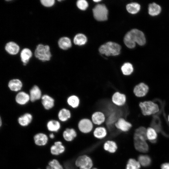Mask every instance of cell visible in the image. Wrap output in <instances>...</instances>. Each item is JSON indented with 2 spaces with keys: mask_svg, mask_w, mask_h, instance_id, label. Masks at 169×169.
<instances>
[{
  "mask_svg": "<svg viewBox=\"0 0 169 169\" xmlns=\"http://www.w3.org/2000/svg\"><path fill=\"white\" fill-rule=\"evenodd\" d=\"M32 56V53L29 49L25 48L22 50L21 53L20 57L23 65H26Z\"/></svg>",
  "mask_w": 169,
  "mask_h": 169,
  "instance_id": "4dcf8cb0",
  "label": "cell"
},
{
  "mask_svg": "<svg viewBox=\"0 0 169 169\" xmlns=\"http://www.w3.org/2000/svg\"></svg>",
  "mask_w": 169,
  "mask_h": 169,
  "instance_id": "f6af8a7d",
  "label": "cell"
},
{
  "mask_svg": "<svg viewBox=\"0 0 169 169\" xmlns=\"http://www.w3.org/2000/svg\"><path fill=\"white\" fill-rule=\"evenodd\" d=\"M75 166L78 169H91L93 167V162L91 158L86 154L78 156L74 162Z\"/></svg>",
  "mask_w": 169,
  "mask_h": 169,
  "instance_id": "3957f363",
  "label": "cell"
},
{
  "mask_svg": "<svg viewBox=\"0 0 169 169\" xmlns=\"http://www.w3.org/2000/svg\"><path fill=\"white\" fill-rule=\"evenodd\" d=\"M76 5L78 8L82 10H86L88 7V2L85 0H79L77 1Z\"/></svg>",
  "mask_w": 169,
  "mask_h": 169,
  "instance_id": "74e56055",
  "label": "cell"
},
{
  "mask_svg": "<svg viewBox=\"0 0 169 169\" xmlns=\"http://www.w3.org/2000/svg\"><path fill=\"white\" fill-rule=\"evenodd\" d=\"M5 49L8 53L12 55L17 54L19 50V47L18 45L13 42L8 43L6 45Z\"/></svg>",
  "mask_w": 169,
  "mask_h": 169,
  "instance_id": "83f0119b",
  "label": "cell"
},
{
  "mask_svg": "<svg viewBox=\"0 0 169 169\" xmlns=\"http://www.w3.org/2000/svg\"><path fill=\"white\" fill-rule=\"evenodd\" d=\"M148 10L149 15L154 16L157 15L160 13L161 8L159 5L153 3L149 5Z\"/></svg>",
  "mask_w": 169,
  "mask_h": 169,
  "instance_id": "f546056e",
  "label": "cell"
},
{
  "mask_svg": "<svg viewBox=\"0 0 169 169\" xmlns=\"http://www.w3.org/2000/svg\"><path fill=\"white\" fill-rule=\"evenodd\" d=\"M87 41L86 36L82 33H79L76 35L74 38V44L78 45H82L86 44Z\"/></svg>",
  "mask_w": 169,
  "mask_h": 169,
  "instance_id": "e575fe53",
  "label": "cell"
},
{
  "mask_svg": "<svg viewBox=\"0 0 169 169\" xmlns=\"http://www.w3.org/2000/svg\"><path fill=\"white\" fill-rule=\"evenodd\" d=\"M141 165L138 161L134 159L131 158L127 161L125 169H139Z\"/></svg>",
  "mask_w": 169,
  "mask_h": 169,
  "instance_id": "d590c367",
  "label": "cell"
},
{
  "mask_svg": "<svg viewBox=\"0 0 169 169\" xmlns=\"http://www.w3.org/2000/svg\"><path fill=\"white\" fill-rule=\"evenodd\" d=\"M147 129L143 126L140 127L136 129L134 135V139H138L146 141Z\"/></svg>",
  "mask_w": 169,
  "mask_h": 169,
  "instance_id": "d4e9b609",
  "label": "cell"
},
{
  "mask_svg": "<svg viewBox=\"0 0 169 169\" xmlns=\"http://www.w3.org/2000/svg\"><path fill=\"white\" fill-rule=\"evenodd\" d=\"M93 16L96 20L103 21L108 18V10L104 4H98L93 9Z\"/></svg>",
  "mask_w": 169,
  "mask_h": 169,
  "instance_id": "8992f818",
  "label": "cell"
},
{
  "mask_svg": "<svg viewBox=\"0 0 169 169\" xmlns=\"http://www.w3.org/2000/svg\"><path fill=\"white\" fill-rule=\"evenodd\" d=\"M148 86L144 83H141L135 86L133 89L134 94L137 97L145 96L149 90Z\"/></svg>",
  "mask_w": 169,
  "mask_h": 169,
  "instance_id": "5bb4252c",
  "label": "cell"
},
{
  "mask_svg": "<svg viewBox=\"0 0 169 169\" xmlns=\"http://www.w3.org/2000/svg\"><path fill=\"white\" fill-rule=\"evenodd\" d=\"M91 169H98L95 167H93Z\"/></svg>",
  "mask_w": 169,
  "mask_h": 169,
  "instance_id": "7bdbcfd3",
  "label": "cell"
},
{
  "mask_svg": "<svg viewBox=\"0 0 169 169\" xmlns=\"http://www.w3.org/2000/svg\"><path fill=\"white\" fill-rule=\"evenodd\" d=\"M138 161L141 165L146 167L150 165L151 160L150 157L147 155H141L138 157Z\"/></svg>",
  "mask_w": 169,
  "mask_h": 169,
  "instance_id": "8d00e7d4",
  "label": "cell"
},
{
  "mask_svg": "<svg viewBox=\"0 0 169 169\" xmlns=\"http://www.w3.org/2000/svg\"><path fill=\"white\" fill-rule=\"evenodd\" d=\"M120 69L124 75L129 76L133 72L134 68L132 64L129 62H126L124 63L121 66Z\"/></svg>",
  "mask_w": 169,
  "mask_h": 169,
  "instance_id": "f1b7e54d",
  "label": "cell"
},
{
  "mask_svg": "<svg viewBox=\"0 0 169 169\" xmlns=\"http://www.w3.org/2000/svg\"><path fill=\"white\" fill-rule=\"evenodd\" d=\"M93 1H94V2H99L101 1V0H93Z\"/></svg>",
  "mask_w": 169,
  "mask_h": 169,
  "instance_id": "b9f144b4",
  "label": "cell"
},
{
  "mask_svg": "<svg viewBox=\"0 0 169 169\" xmlns=\"http://www.w3.org/2000/svg\"><path fill=\"white\" fill-rule=\"evenodd\" d=\"M121 47L117 43L113 42H108L101 45L99 48L100 53L107 56H116L120 52Z\"/></svg>",
  "mask_w": 169,
  "mask_h": 169,
  "instance_id": "7a4b0ae2",
  "label": "cell"
},
{
  "mask_svg": "<svg viewBox=\"0 0 169 169\" xmlns=\"http://www.w3.org/2000/svg\"><path fill=\"white\" fill-rule=\"evenodd\" d=\"M134 146L136 150L143 153L147 152L149 150L148 145L146 141L138 139H134Z\"/></svg>",
  "mask_w": 169,
  "mask_h": 169,
  "instance_id": "ac0fdd59",
  "label": "cell"
},
{
  "mask_svg": "<svg viewBox=\"0 0 169 169\" xmlns=\"http://www.w3.org/2000/svg\"><path fill=\"white\" fill-rule=\"evenodd\" d=\"M33 120L32 115L28 113H25L20 116L18 119L19 125L22 127H26L29 125Z\"/></svg>",
  "mask_w": 169,
  "mask_h": 169,
  "instance_id": "d6986e66",
  "label": "cell"
},
{
  "mask_svg": "<svg viewBox=\"0 0 169 169\" xmlns=\"http://www.w3.org/2000/svg\"><path fill=\"white\" fill-rule=\"evenodd\" d=\"M41 103L44 109L49 110L54 106V100L49 95H44L41 97Z\"/></svg>",
  "mask_w": 169,
  "mask_h": 169,
  "instance_id": "7402d4cb",
  "label": "cell"
},
{
  "mask_svg": "<svg viewBox=\"0 0 169 169\" xmlns=\"http://www.w3.org/2000/svg\"><path fill=\"white\" fill-rule=\"evenodd\" d=\"M124 42L128 48L133 49L135 47L136 43L141 46L144 45L146 43V39L142 32L136 29H133L126 34L124 37Z\"/></svg>",
  "mask_w": 169,
  "mask_h": 169,
  "instance_id": "6da1fadb",
  "label": "cell"
},
{
  "mask_svg": "<svg viewBox=\"0 0 169 169\" xmlns=\"http://www.w3.org/2000/svg\"><path fill=\"white\" fill-rule=\"evenodd\" d=\"M139 105L142 114L144 115H153L159 111L158 105L151 101L140 102Z\"/></svg>",
  "mask_w": 169,
  "mask_h": 169,
  "instance_id": "277c9868",
  "label": "cell"
},
{
  "mask_svg": "<svg viewBox=\"0 0 169 169\" xmlns=\"http://www.w3.org/2000/svg\"><path fill=\"white\" fill-rule=\"evenodd\" d=\"M111 101L115 105L118 107L122 106L126 103V96L125 94L117 91L112 95Z\"/></svg>",
  "mask_w": 169,
  "mask_h": 169,
  "instance_id": "8fae6325",
  "label": "cell"
},
{
  "mask_svg": "<svg viewBox=\"0 0 169 169\" xmlns=\"http://www.w3.org/2000/svg\"><path fill=\"white\" fill-rule=\"evenodd\" d=\"M58 116L59 121L65 123L70 119L71 117V113L69 109L63 108L59 110Z\"/></svg>",
  "mask_w": 169,
  "mask_h": 169,
  "instance_id": "603a6c76",
  "label": "cell"
},
{
  "mask_svg": "<svg viewBox=\"0 0 169 169\" xmlns=\"http://www.w3.org/2000/svg\"><path fill=\"white\" fill-rule=\"evenodd\" d=\"M40 2L43 5L47 7L52 6L55 3L54 0H41Z\"/></svg>",
  "mask_w": 169,
  "mask_h": 169,
  "instance_id": "f35d334b",
  "label": "cell"
},
{
  "mask_svg": "<svg viewBox=\"0 0 169 169\" xmlns=\"http://www.w3.org/2000/svg\"><path fill=\"white\" fill-rule=\"evenodd\" d=\"M2 125H3V123H2V119H1V117H0V127H2Z\"/></svg>",
  "mask_w": 169,
  "mask_h": 169,
  "instance_id": "60d3db41",
  "label": "cell"
},
{
  "mask_svg": "<svg viewBox=\"0 0 169 169\" xmlns=\"http://www.w3.org/2000/svg\"><path fill=\"white\" fill-rule=\"evenodd\" d=\"M146 136L151 142L155 143L157 136L156 130L153 128H148L146 131Z\"/></svg>",
  "mask_w": 169,
  "mask_h": 169,
  "instance_id": "d6a6232c",
  "label": "cell"
},
{
  "mask_svg": "<svg viewBox=\"0 0 169 169\" xmlns=\"http://www.w3.org/2000/svg\"><path fill=\"white\" fill-rule=\"evenodd\" d=\"M59 47L64 50H66L71 47L72 45L70 39L67 37L60 38L58 41Z\"/></svg>",
  "mask_w": 169,
  "mask_h": 169,
  "instance_id": "1f68e13d",
  "label": "cell"
},
{
  "mask_svg": "<svg viewBox=\"0 0 169 169\" xmlns=\"http://www.w3.org/2000/svg\"><path fill=\"white\" fill-rule=\"evenodd\" d=\"M91 120L94 126H101L105 122L106 116L103 112L96 111L92 115Z\"/></svg>",
  "mask_w": 169,
  "mask_h": 169,
  "instance_id": "7c38bea8",
  "label": "cell"
},
{
  "mask_svg": "<svg viewBox=\"0 0 169 169\" xmlns=\"http://www.w3.org/2000/svg\"><path fill=\"white\" fill-rule=\"evenodd\" d=\"M103 147L105 151L111 154L115 153L118 148L116 143L111 140L105 141L104 143Z\"/></svg>",
  "mask_w": 169,
  "mask_h": 169,
  "instance_id": "e0dca14e",
  "label": "cell"
},
{
  "mask_svg": "<svg viewBox=\"0 0 169 169\" xmlns=\"http://www.w3.org/2000/svg\"><path fill=\"white\" fill-rule=\"evenodd\" d=\"M67 103L70 107L73 109H76L79 106L80 100L77 96L72 95L67 98Z\"/></svg>",
  "mask_w": 169,
  "mask_h": 169,
  "instance_id": "484cf974",
  "label": "cell"
},
{
  "mask_svg": "<svg viewBox=\"0 0 169 169\" xmlns=\"http://www.w3.org/2000/svg\"><path fill=\"white\" fill-rule=\"evenodd\" d=\"M35 145L38 147H44L48 143L49 138L48 135L43 132L37 133L33 136Z\"/></svg>",
  "mask_w": 169,
  "mask_h": 169,
  "instance_id": "ba28073f",
  "label": "cell"
},
{
  "mask_svg": "<svg viewBox=\"0 0 169 169\" xmlns=\"http://www.w3.org/2000/svg\"><path fill=\"white\" fill-rule=\"evenodd\" d=\"M46 127L49 132L57 133L61 130L62 125L59 121L52 120L47 122Z\"/></svg>",
  "mask_w": 169,
  "mask_h": 169,
  "instance_id": "2e32d148",
  "label": "cell"
},
{
  "mask_svg": "<svg viewBox=\"0 0 169 169\" xmlns=\"http://www.w3.org/2000/svg\"><path fill=\"white\" fill-rule=\"evenodd\" d=\"M22 82L18 79H13L8 82V86L10 90L17 92L20 90L23 87Z\"/></svg>",
  "mask_w": 169,
  "mask_h": 169,
  "instance_id": "cb8c5ba5",
  "label": "cell"
},
{
  "mask_svg": "<svg viewBox=\"0 0 169 169\" xmlns=\"http://www.w3.org/2000/svg\"><path fill=\"white\" fill-rule=\"evenodd\" d=\"M77 136V131L73 128H66L62 132L63 139L64 141L67 142L72 141Z\"/></svg>",
  "mask_w": 169,
  "mask_h": 169,
  "instance_id": "9a60e30c",
  "label": "cell"
},
{
  "mask_svg": "<svg viewBox=\"0 0 169 169\" xmlns=\"http://www.w3.org/2000/svg\"><path fill=\"white\" fill-rule=\"evenodd\" d=\"M78 127L80 132L84 134H87L92 131L94 125L90 119L84 118L81 119L79 121Z\"/></svg>",
  "mask_w": 169,
  "mask_h": 169,
  "instance_id": "52a82bcc",
  "label": "cell"
},
{
  "mask_svg": "<svg viewBox=\"0 0 169 169\" xmlns=\"http://www.w3.org/2000/svg\"><path fill=\"white\" fill-rule=\"evenodd\" d=\"M15 99L17 103L19 105H25L30 100L29 95L25 92L20 91L17 94Z\"/></svg>",
  "mask_w": 169,
  "mask_h": 169,
  "instance_id": "ffe728a7",
  "label": "cell"
},
{
  "mask_svg": "<svg viewBox=\"0 0 169 169\" xmlns=\"http://www.w3.org/2000/svg\"><path fill=\"white\" fill-rule=\"evenodd\" d=\"M35 55L36 58L43 61L49 60L51 56L49 46L41 44L38 45L35 49Z\"/></svg>",
  "mask_w": 169,
  "mask_h": 169,
  "instance_id": "5b68a950",
  "label": "cell"
},
{
  "mask_svg": "<svg viewBox=\"0 0 169 169\" xmlns=\"http://www.w3.org/2000/svg\"><path fill=\"white\" fill-rule=\"evenodd\" d=\"M66 148L62 142L60 141H55L50 148V151L52 155L58 156L63 154Z\"/></svg>",
  "mask_w": 169,
  "mask_h": 169,
  "instance_id": "9c48e42d",
  "label": "cell"
},
{
  "mask_svg": "<svg viewBox=\"0 0 169 169\" xmlns=\"http://www.w3.org/2000/svg\"><path fill=\"white\" fill-rule=\"evenodd\" d=\"M30 100L32 102L39 100L42 97V92L39 88L36 85H34L29 91Z\"/></svg>",
  "mask_w": 169,
  "mask_h": 169,
  "instance_id": "44dd1931",
  "label": "cell"
},
{
  "mask_svg": "<svg viewBox=\"0 0 169 169\" xmlns=\"http://www.w3.org/2000/svg\"><path fill=\"white\" fill-rule=\"evenodd\" d=\"M45 169H65L62 164L56 158L51 160Z\"/></svg>",
  "mask_w": 169,
  "mask_h": 169,
  "instance_id": "4316f807",
  "label": "cell"
},
{
  "mask_svg": "<svg viewBox=\"0 0 169 169\" xmlns=\"http://www.w3.org/2000/svg\"><path fill=\"white\" fill-rule=\"evenodd\" d=\"M168 121L169 122V115L168 116Z\"/></svg>",
  "mask_w": 169,
  "mask_h": 169,
  "instance_id": "ee69618b",
  "label": "cell"
},
{
  "mask_svg": "<svg viewBox=\"0 0 169 169\" xmlns=\"http://www.w3.org/2000/svg\"><path fill=\"white\" fill-rule=\"evenodd\" d=\"M93 135L97 139L102 140L105 139L108 135L106 128L103 126H95L92 131Z\"/></svg>",
  "mask_w": 169,
  "mask_h": 169,
  "instance_id": "4fadbf2b",
  "label": "cell"
},
{
  "mask_svg": "<svg viewBox=\"0 0 169 169\" xmlns=\"http://www.w3.org/2000/svg\"><path fill=\"white\" fill-rule=\"evenodd\" d=\"M115 126L119 131L125 133L130 130L132 127V125L124 118L121 117L115 123Z\"/></svg>",
  "mask_w": 169,
  "mask_h": 169,
  "instance_id": "30bf717a",
  "label": "cell"
},
{
  "mask_svg": "<svg viewBox=\"0 0 169 169\" xmlns=\"http://www.w3.org/2000/svg\"><path fill=\"white\" fill-rule=\"evenodd\" d=\"M161 169H169V162L165 163L161 166Z\"/></svg>",
  "mask_w": 169,
  "mask_h": 169,
  "instance_id": "ab89813d",
  "label": "cell"
},
{
  "mask_svg": "<svg viewBox=\"0 0 169 169\" xmlns=\"http://www.w3.org/2000/svg\"><path fill=\"white\" fill-rule=\"evenodd\" d=\"M140 5L137 3H132L127 5L126 9L127 11L132 14H135L140 9Z\"/></svg>",
  "mask_w": 169,
  "mask_h": 169,
  "instance_id": "836d02e7",
  "label": "cell"
}]
</instances>
